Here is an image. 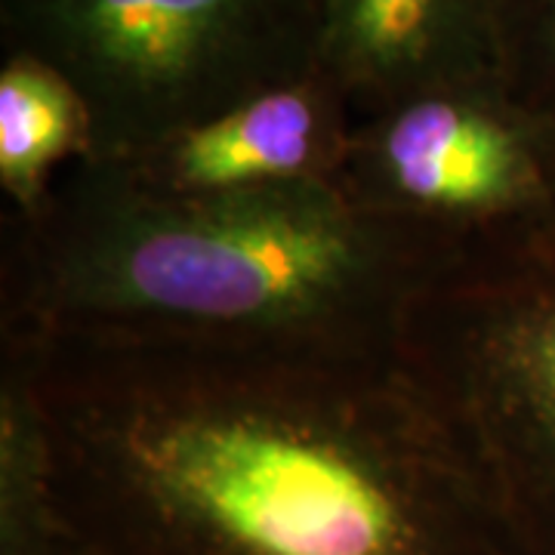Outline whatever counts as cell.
<instances>
[{"mask_svg": "<svg viewBox=\"0 0 555 555\" xmlns=\"http://www.w3.org/2000/svg\"><path fill=\"white\" fill-rule=\"evenodd\" d=\"M0 337L31 364L62 528L100 555H513L396 352Z\"/></svg>", "mask_w": 555, "mask_h": 555, "instance_id": "6da1fadb", "label": "cell"}, {"mask_svg": "<svg viewBox=\"0 0 555 555\" xmlns=\"http://www.w3.org/2000/svg\"><path fill=\"white\" fill-rule=\"evenodd\" d=\"M456 244L371 217L337 185L155 195L83 160L38 217H3L0 331L396 352Z\"/></svg>", "mask_w": 555, "mask_h": 555, "instance_id": "7a4b0ae2", "label": "cell"}, {"mask_svg": "<svg viewBox=\"0 0 555 555\" xmlns=\"http://www.w3.org/2000/svg\"><path fill=\"white\" fill-rule=\"evenodd\" d=\"M396 361L444 423L513 555H555V219L456 244Z\"/></svg>", "mask_w": 555, "mask_h": 555, "instance_id": "3957f363", "label": "cell"}, {"mask_svg": "<svg viewBox=\"0 0 555 555\" xmlns=\"http://www.w3.org/2000/svg\"><path fill=\"white\" fill-rule=\"evenodd\" d=\"M324 0H0V50L50 62L120 160L312 75Z\"/></svg>", "mask_w": 555, "mask_h": 555, "instance_id": "277c9868", "label": "cell"}, {"mask_svg": "<svg viewBox=\"0 0 555 555\" xmlns=\"http://www.w3.org/2000/svg\"><path fill=\"white\" fill-rule=\"evenodd\" d=\"M337 192L352 207L466 241L555 219V120L503 78L444 83L352 124Z\"/></svg>", "mask_w": 555, "mask_h": 555, "instance_id": "5b68a950", "label": "cell"}, {"mask_svg": "<svg viewBox=\"0 0 555 555\" xmlns=\"http://www.w3.org/2000/svg\"><path fill=\"white\" fill-rule=\"evenodd\" d=\"M356 112L324 72L259 93L108 164L155 195H247L334 185Z\"/></svg>", "mask_w": 555, "mask_h": 555, "instance_id": "8992f818", "label": "cell"}, {"mask_svg": "<svg viewBox=\"0 0 555 555\" xmlns=\"http://www.w3.org/2000/svg\"><path fill=\"white\" fill-rule=\"evenodd\" d=\"M318 72L356 118L433 87L500 78L496 0H324Z\"/></svg>", "mask_w": 555, "mask_h": 555, "instance_id": "52a82bcc", "label": "cell"}, {"mask_svg": "<svg viewBox=\"0 0 555 555\" xmlns=\"http://www.w3.org/2000/svg\"><path fill=\"white\" fill-rule=\"evenodd\" d=\"M96 158L87 100L50 62L3 50L0 60V192L3 217H38L62 170Z\"/></svg>", "mask_w": 555, "mask_h": 555, "instance_id": "ba28073f", "label": "cell"}, {"mask_svg": "<svg viewBox=\"0 0 555 555\" xmlns=\"http://www.w3.org/2000/svg\"><path fill=\"white\" fill-rule=\"evenodd\" d=\"M47 414L20 343L0 337V555H47L62 537Z\"/></svg>", "mask_w": 555, "mask_h": 555, "instance_id": "9c48e42d", "label": "cell"}, {"mask_svg": "<svg viewBox=\"0 0 555 555\" xmlns=\"http://www.w3.org/2000/svg\"><path fill=\"white\" fill-rule=\"evenodd\" d=\"M496 43L506 90L555 120V0H496Z\"/></svg>", "mask_w": 555, "mask_h": 555, "instance_id": "30bf717a", "label": "cell"}, {"mask_svg": "<svg viewBox=\"0 0 555 555\" xmlns=\"http://www.w3.org/2000/svg\"><path fill=\"white\" fill-rule=\"evenodd\" d=\"M47 555H100L93 546H87L83 540L72 537L68 531H62V537L47 550Z\"/></svg>", "mask_w": 555, "mask_h": 555, "instance_id": "8fae6325", "label": "cell"}]
</instances>
